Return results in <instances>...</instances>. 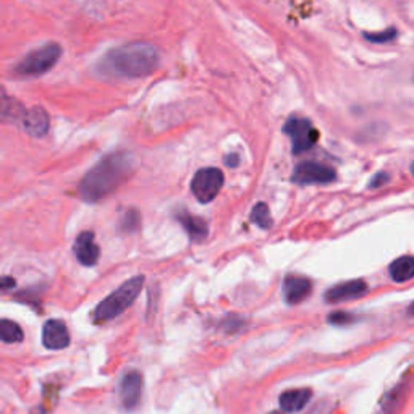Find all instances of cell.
I'll return each mask as SVG.
<instances>
[{
    "label": "cell",
    "mask_w": 414,
    "mask_h": 414,
    "mask_svg": "<svg viewBox=\"0 0 414 414\" xmlns=\"http://www.w3.org/2000/svg\"><path fill=\"white\" fill-rule=\"evenodd\" d=\"M136 169V159L130 152H114L85 175L78 193L87 202H97L112 195L130 178Z\"/></svg>",
    "instance_id": "obj_1"
},
{
    "label": "cell",
    "mask_w": 414,
    "mask_h": 414,
    "mask_svg": "<svg viewBox=\"0 0 414 414\" xmlns=\"http://www.w3.org/2000/svg\"><path fill=\"white\" fill-rule=\"evenodd\" d=\"M159 52L149 42H131L114 49L104 59V70L125 78H142L157 68Z\"/></svg>",
    "instance_id": "obj_2"
},
{
    "label": "cell",
    "mask_w": 414,
    "mask_h": 414,
    "mask_svg": "<svg viewBox=\"0 0 414 414\" xmlns=\"http://www.w3.org/2000/svg\"><path fill=\"white\" fill-rule=\"evenodd\" d=\"M142 285H145V277L142 275H136V277L121 284L117 290L112 291L107 298H104L97 308L94 309V322H107L118 317L120 314H123L126 309L133 305L136 298L140 296Z\"/></svg>",
    "instance_id": "obj_3"
},
{
    "label": "cell",
    "mask_w": 414,
    "mask_h": 414,
    "mask_svg": "<svg viewBox=\"0 0 414 414\" xmlns=\"http://www.w3.org/2000/svg\"><path fill=\"white\" fill-rule=\"evenodd\" d=\"M62 55V47L55 42L44 44L26 55L23 60L15 67L13 73L20 78H31V76L44 75L46 71L55 67Z\"/></svg>",
    "instance_id": "obj_4"
},
{
    "label": "cell",
    "mask_w": 414,
    "mask_h": 414,
    "mask_svg": "<svg viewBox=\"0 0 414 414\" xmlns=\"http://www.w3.org/2000/svg\"><path fill=\"white\" fill-rule=\"evenodd\" d=\"M224 186L222 170L207 167L197 170L191 181V193L200 202L206 204L214 201Z\"/></svg>",
    "instance_id": "obj_5"
},
{
    "label": "cell",
    "mask_w": 414,
    "mask_h": 414,
    "mask_svg": "<svg viewBox=\"0 0 414 414\" xmlns=\"http://www.w3.org/2000/svg\"><path fill=\"white\" fill-rule=\"evenodd\" d=\"M284 133L290 136L293 154H303L314 147L319 140V131L308 118L291 117L284 125Z\"/></svg>",
    "instance_id": "obj_6"
},
{
    "label": "cell",
    "mask_w": 414,
    "mask_h": 414,
    "mask_svg": "<svg viewBox=\"0 0 414 414\" xmlns=\"http://www.w3.org/2000/svg\"><path fill=\"white\" fill-rule=\"evenodd\" d=\"M336 178V173L329 165L319 162H301L296 165L291 175V181L296 185H325Z\"/></svg>",
    "instance_id": "obj_7"
},
{
    "label": "cell",
    "mask_w": 414,
    "mask_h": 414,
    "mask_svg": "<svg viewBox=\"0 0 414 414\" xmlns=\"http://www.w3.org/2000/svg\"><path fill=\"white\" fill-rule=\"evenodd\" d=\"M73 251L78 262L85 267L96 266L99 256H101V250H99L96 236H94L92 231H83V233L76 236Z\"/></svg>",
    "instance_id": "obj_8"
},
{
    "label": "cell",
    "mask_w": 414,
    "mask_h": 414,
    "mask_svg": "<svg viewBox=\"0 0 414 414\" xmlns=\"http://www.w3.org/2000/svg\"><path fill=\"white\" fill-rule=\"evenodd\" d=\"M141 390H142V377L138 371H130L125 374L120 384V401L126 410H135L141 401Z\"/></svg>",
    "instance_id": "obj_9"
},
{
    "label": "cell",
    "mask_w": 414,
    "mask_h": 414,
    "mask_svg": "<svg viewBox=\"0 0 414 414\" xmlns=\"http://www.w3.org/2000/svg\"><path fill=\"white\" fill-rule=\"evenodd\" d=\"M42 343L49 350H63L70 345V332L65 322L52 319L44 324Z\"/></svg>",
    "instance_id": "obj_10"
},
{
    "label": "cell",
    "mask_w": 414,
    "mask_h": 414,
    "mask_svg": "<svg viewBox=\"0 0 414 414\" xmlns=\"http://www.w3.org/2000/svg\"><path fill=\"white\" fill-rule=\"evenodd\" d=\"M367 291V284L364 280H350L343 281V284H339L332 286L325 295V301L329 303H341V301H350L356 300V298H361L366 295Z\"/></svg>",
    "instance_id": "obj_11"
},
{
    "label": "cell",
    "mask_w": 414,
    "mask_h": 414,
    "mask_svg": "<svg viewBox=\"0 0 414 414\" xmlns=\"http://www.w3.org/2000/svg\"><path fill=\"white\" fill-rule=\"evenodd\" d=\"M312 284L300 275H288L284 280V298L288 305H298L311 293Z\"/></svg>",
    "instance_id": "obj_12"
},
{
    "label": "cell",
    "mask_w": 414,
    "mask_h": 414,
    "mask_svg": "<svg viewBox=\"0 0 414 414\" xmlns=\"http://www.w3.org/2000/svg\"><path fill=\"white\" fill-rule=\"evenodd\" d=\"M21 120H23V128L26 130V133H30L31 136L41 138L49 131V115L42 107L26 110Z\"/></svg>",
    "instance_id": "obj_13"
},
{
    "label": "cell",
    "mask_w": 414,
    "mask_h": 414,
    "mask_svg": "<svg viewBox=\"0 0 414 414\" xmlns=\"http://www.w3.org/2000/svg\"><path fill=\"white\" fill-rule=\"evenodd\" d=\"M312 391L309 389H293L286 390L280 395V408L285 413H298L305 408L311 400Z\"/></svg>",
    "instance_id": "obj_14"
},
{
    "label": "cell",
    "mask_w": 414,
    "mask_h": 414,
    "mask_svg": "<svg viewBox=\"0 0 414 414\" xmlns=\"http://www.w3.org/2000/svg\"><path fill=\"white\" fill-rule=\"evenodd\" d=\"M178 220L181 227L186 230V233L190 235L193 241H202L207 238L209 225L202 217H196V215H191L188 212H180Z\"/></svg>",
    "instance_id": "obj_15"
},
{
    "label": "cell",
    "mask_w": 414,
    "mask_h": 414,
    "mask_svg": "<svg viewBox=\"0 0 414 414\" xmlns=\"http://www.w3.org/2000/svg\"><path fill=\"white\" fill-rule=\"evenodd\" d=\"M390 277L396 284H405V281L414 279V256H401L395 259L389 267Z\"/></svg>",
    "instance_id": "obj_16"
},
{
    "label": "cell",
    "mask_w": 414,
    "mask_h": 414,
    "mask_svg": "<svg viewBox=\"0 0 414 414\" xmlns=\"http://www.w3.org/2000/svg\"><path fill=\"white\" fill-rule=\"evenodd\" d=\"M0 339H2L4 343H20V341H23L25 335L18 324L8 321V319H4L0 322Z\"/></svg>",
    "instance_id": "obj_17"
},
{
    "label": "cell",
    "mask_w": 414,
    "mask_h": 414,
    "mask_svg": "<svg viewBox=\"0 0 414 414\" xmlns=\"http://www.w3.org/2000/svg\"><path fill=\"white\" fill-rule=\"evenodd\" d=\"M251 220L257 225V227H261V229L272 227L274 220H272V217H270L269 206L266 202H259V204H256V206H254L252 212H251Z\"/></svg>",
    "instance_id": "obj_18"
},
{
    "label": "cell",
    "mask_w": 414,
    "mask_h": 414,
    "mask_svg": "<svg viewBox=\"0 0 414 414\" xmlns=\"http://www.w3.org/2000/svg\"><path fill=\"white\" fill-rule=\"evenodd\" d=\"M364 37L369 42H375V44H385L394 41L396 37V30L395 28H387V30L380 31V32H364Z\"/></svg>",
    "instance_id": "obj_19"
},
{
    "label": "cell",
    "mask_w": 414,
    "mask_h": 414,
    "mask_svg": "<svg viewBox=\"0 0 414 414\" xmlns=\"http://www.w3.org/2000/svg\"><path fill=\"white\" fill-rule=\"evenodd\" d=\"M353 319L355 317L348 312H332L329 316V322H332L335 325H343V324H350Z\"/></svg>",
    "instance_id": "obj_20"
},
{
    "label": "cell",
    "mask_w": 414,
    "mask_h": 414,
    "mask_svg": "<svg viewBox=\"0 0 414 414\" xmlns=\"http://www.w3.org/2000/svg\"><path fill=\"white\" fill-rule=\"evenodd\" d=\"M389 180H390L389 173H385V172H380V173H377V175H374V178L371 180V183H369V188H371V190H375V188H380V186H384L385 183H387Z\"/></svg>",
    "instance_id": "obj_21"
},
{
    "label": "cell",
    "mask_w": 414,
    "mask_h": 414,
    "mask_svg": "<svg viewBox=\"0 0 414 414\" xmlns=\"http://www.w3.org/2000/svg\"><path fill=\"white\" fill-rule=\"evenodd\" d=\"M136 215V212H128L125 215V222H123V227L125 229H136L138 227V224H133L131 222V219H133Z\"/></svg>",
    "instance_id": "obj_22"
},
{
    "label": "cell",
    "mask_w": 414,
    "mask_h": 414,
    "mask_svg": "<svg viewBox=\"0 0 414 414\" xmlns=\"http://www.w3.org/2000/svg\"><path fill=\"white\" fill-rule=\"evenodd\" d=\"M238 156H229L227 159H225V162H227V165H230V167H233V165H238Z\"/></svg>",
    "instance_id": "obj_23"
},
{
    "label": "cell",
    "mask_w": 414,
    "mask_h": 414,
    "mask_svg": "<svg viewBox=\"0 0 414 414\" xmlns=\"http://www.w3.org/2000/svg\"><path fill=\"white\" fill-rule=\"evenodd\" d=\"M15 285V280L10 279V277H4L2 280V288H8V286H13Z\"/></svg>",
    "instance_id": "obj_24"
},
{
    "label": "cell",
    "mask_w": 414,
    "mask_h": 414,
    "mask_svg": "<svg viewBox=\"0 0 414 414\" xmlns=\"http://www.w3.org/2000/svg\"><path fill=\"white\" fill-rule=\"evenodd\" d=\"M408 314H410V316H411V317H414V301L411 303V306H410V308H408Z\"/></svg>",
    "instance_id": "obj_25"
},
{
    "label": "cell",
    "mask_w": 414,
    "mask_h": 414,
    "mask_svg": "<svg viewBox=\"0 0 414 414\" xmlns=\"http://www.w3.org/2000/svg\"><path fill=\"white\" fill-rule=\"evenodd\" d=\"M410 173H411V176L414 178V161H413L411 165H410Z\"/></svg>",
    "instance_id": "obj_26"
},
{
    "label": "cell",
    "mask_w": 414,
    "mask_h": 414,
    "mask_svg": "<svg viewBox=\"0 0 414 414\" xmlns=\"http://www.w3.org/2000/svg\"><path fill=\"white\" fill-rule=\"evenodd\" d=\"M309 414H321V413H319V410H316L314 413H309Z\"/></svg>",
    "instance_id": "obj_27"
},
{
    "label": "cell",
    "mask_w": 414,
    "mask_h": 414,
    "mask_svg": "<svg viewBox=\"0 0 414 414\" xmlns=\"http://www.w3.org/2000/svg\"><path fill=\"white\" fill-rule=\"evenodd\" d=\"M270 414H281V413H277V411H275V413H270Z\"/></svg>",
    "instance_id": "obj_28"
}]
</instances>
